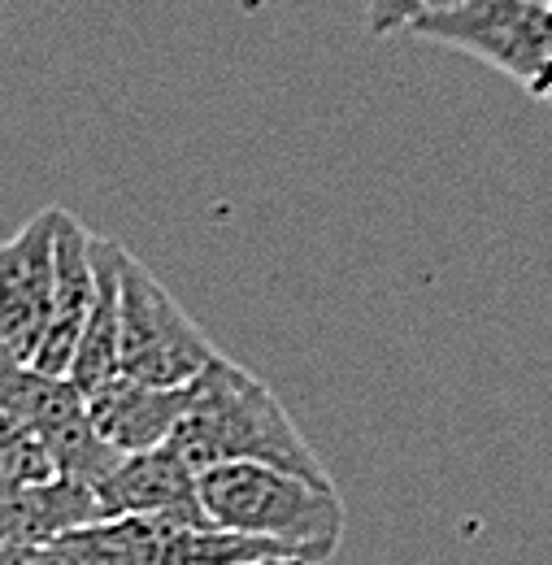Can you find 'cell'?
<instances>
[{
	"label": "cell",
	"instance_id": "cell-14",
	"mask_svg": "<svg viewBox=\"0 0 552 565\" xmlns=\"http://www.w3.org/2000/svg\"><path fill=\"white\" fill-rule=\"evenodd\" d=\"M426 13V0H365V31L374 40L414 31V22Z\"/></svg>",
	"mask_w": 552,
	"mask_h": 565
},
{
	"label": "cell",
	"instance_id": "cell-5",
	"mask_svg": "<svg viewBox=\"0 0 552 565\" xmlns=\"http://www.w3.org/2000/svg\"><path fill=\"white\" fill-rule=\"evenodd\" d=\"M0 414L26 426L49 448L57 479L96 488L118 466V452L87 423L83 396L66 379H53L31 361L0 353Z\"/></svg>",
	"mask_w": 552,
	"mask_h": 565
},
{
	"label": "cell",
	"instance_id": "cell-17",
	"mask_svg": "<svg viewBox=\"0 0 552 565\" xmlns=\"http://www.w3.org/2000/svg\"><path fill=\"white\" fill-rule=\"evenodd\" d=\"M535 4H549V9H552V0H535Z\"/></svg>",
	"mask_w": 552,
	"mask_h": 565
},
{
	"label": "cell",
	"instance_id": "cell-6",
	"mask_svg": "<svg viewBox=\"0 0 552 565\" xmlns=\"http://www.w3.org/2000/svg\"><path fill=\"white\" fill-rule=\"evenodd\" d=\"M53 226L57 205L40 210L0 244V353L31 361L53 305Z\"/></svg>",
	"mask_w": 552,
	"mask_h": 565
},
{
	"label": "cell",
	"instance_id": "cell-12",
	"mask_svg": "<svg viewBox=\"0 0 552 565\" xmlns=\"http://www.w3.org/2000/svg\"><path fill=\"white\" fill-rule=\"evenodd\" d=\"M49 479H57L49 448L26 426H18L13 418L0 414V492L35 488V483H49Z\"/></svg>",
	"mask_w": 552,
	"mask_h": 565
},
{
	"label": "cell",
	"instance_id": "cell-1",
	"mask_svg": "<svg viewBox=\"0 0 552 565\" xmlns=\"http://www.w3.org/2000/svg\"><path fill=\"white\" fill-rule=\"evenodd\" d=\"M170 448L197 475L213 466H275L314 483H331L322 457L309 448L283 401L257 374L222 353L188 383V405L170 435Z\"/></svg>",
	"mask_w": 552,
	"mask_h": 565
},
{
	"label": "cell",
	"instance_id": "cell-9",
	"mask_svg": "<svg viewBox=\"0 0 552 565\" xmlns=\"http://www.w3.org/2000/svg\"><path fill=\"white\" fill-rule=\"evenodd\" d=\"M83 405H87L92 430L118 457H131V452L170 444L174 426L183 418V405H188V387H148L139 379L114 374L109 383L87 392Z\"/></svg>",
	"mask_w": 552,
	"mask_h": 565
},
{
	"label": "cell",
	"instance_id": "cell-13",
	"mask_svg": "<svg viewBox=\"0 0 552 565\" xmlns=\"http://www.w3.org/2000/svg\"><path fill=\"white\" fill-rule=\"evenodd\" d=\"M0 565H92L78 535L66 531L57 540H40V544H13L0 553Z\"/></svg>",
	"mask_w": 552,
	"mask_h": 565
},
{
	"label": "cell",
	"instance_id": "cell-3",
	"mask_svg": "<svg viewBox=\"0 0 552 565\" xmlns=\"http://www.w3.org/2000/svg\"><path fill=\"white\" fill-rule=\"evenodd\" d=\"M217 356L192 313L127 248L118 257V374L148 387H188Z\"/></svg>",
	"mask_w": 552,
	"mask_h": 565
},
{
	"label": "cell",
	"instance_id": "cell-10",
	"mask_svg": "<svg viewBox=\"0 0 552 565\" xmlns=\"http://www.w3.org/2000/svg\"><path fill=\"white\" fill-rule=\"evenodd\" d=\"M118 257L123 244L92 235V275H96V291H92V309L87 322L78 331V344L70 356L66 383L87 396L100 383H109L118 374Z\"/></svg>",
	"mask_w": 552,
	"mask_h": 565
},
{
	"label": "cell",
	"instance_id": "cell-4",
	"mask_svg": "<svg viewBox=\"0 0 552 565\" xmlns=\"http://www.w3.org/2000/svg\"><path fill=\"white\" fill-rule=\"evenodd\" d=\"M414 35L461 49L500 74L518 78L531 96L552 100V9L535 0H457L426 9Z\"/></svg>",
	"mask_w": 552,
	"mask_h": 565
},
{
	"label": "cell",
	"instance_id": "cell-8",
	"mask_svg": "<svg viewBox=\"0 0 552 565\" xmlns=\"http://www.w3.org/2000/svg\"><path fill=\"white\" fill-rule=\"evenodd\" d=\"M92 291H96L92 231L70 210H57V226H53V305H49L44 340L31 356L35 370H44L53 379H66L78 331H83L87 309H92Z\"/></svg>",
	"mask_w": 552,
	"mask_h": 565
},
{
	"label": "cell",
	"instance_id": "cell-2",
	"mask_svg": "<svg viewBox=\"0 0 552 565\" xmlns=\"http://www.w3.org/2000/svg\"><path fill=\"white\" fill-rule=\"evenodd\" d=\"M197 495L209 526L253 535L322 565L344 540V500L336 483H314L275 466H213L197 475Z\"/></svg>",
	"mask_w": 552,
	"mask_h": 565
},
{
	"label": "cell",
	"instance_id": "cell-16",
	"mask_svg": "<svg viewBox=\"0 0 552 565\" xmlns=\"http://www.w3.org/2000/svg\"><path fill=\"white\" fill-rule=\"evenodd\" d=\"M444 4H457V0H426V9H444Z\"/></svg>",
	"mask_w": 552,
	"mask_h": 565
},
{
	"label": "cell",
	"instance_id": "cell-11",
	"mask_svg": "<svg viewBox=\"0 0 552 565\" xmlns=\"http://www.w3.org/2000/svg\"><path fill=\"white\" fill-rule=\"evenodd\" d=\"M105 522L96 492L87 483H70V479H49L35 488H13L0 492V553L13 544H40V540H57L66 531Z\"/></svg>",
	"mask_w": 552,
	"mask_h": 565
},
{
	"label": "cell",
	"instance_id": "cell-15",
	"mask_svg": "<svg viewBox=\"0 0 552 565\" xmlns=\"http://www.w3.org/2000/svg\"><path fill=\"white\" fill-rule=\"evenodd\" d=\"M248 565H309V562H296V557H275V562H248Z\"/></svg>",
	"mask_w": 552,
	"mask_h": 565
},
{
	"label": "cell",
	"instance_id": "cell-7",
	"mask_svg": "<svg viewBox=\"0 0 552 565\" xmlns=\"http://www.w3.org/2000/svg\"><path fill=\"white\" fill-rule=\"evenodd\" d=\"M92 492L105 518H166V522L209 526L197 495V470L170 444L118 457V466Z\"/></svg>",
	"mask_w": 552,
	"mask_h": 565
}]
</instances>
